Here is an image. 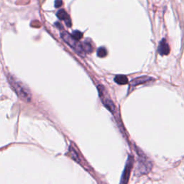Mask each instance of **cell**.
Returning a JSON list of instances; mask_svg holds the SVG:
<instances>
[{
	"mask_svg": "<svg viewBox=\"0 0 184 184\" xmlns=\"http://www.w3.org/2000/svg\"><path fill=\"white\" fill-rule=\"evenodd\" d=\"M7 79L9 85L20 99L26 102H30L32 99V94L30 91L21 81L17 80L10 74L7 75Z\"/></svg>",
	"mask_w": 184,
	"mask_h": 184,
	"instance_id": "1",
	"label": "cell"
},
{
	"mask_svg": "<svg viewBox=\"0 0 184 184\" xmlns=\"http://www.w3.org/2000/svg\"><path fill=\"white\" fill-rule=\"evenodd\" d=\"M61 37L65 43H67L69 46L73 47L77 53L79 54H82L85 53L83 49L82 44L78 41V40H76V38H73L72 35H70L67 32H62L61 33Z\"/></svg>",
	"mask_w": 184,
	"mask_h": 184,
	"instance_id": "2",
	"label": "cell"
},
{
	"mask_svg": "<svg viewBox=\"0 0 184 184\" xmlns=\"http://www.w3.org/2000/svg\"><path fill=\"white\" fill-rule=\"evenodd\" d=\"M133 158L129 157V158H128L127 160V163L126 164V167H125L123 175H122V181H121L122 183H126L128 182L129 175H130L131 170H132V168H133Z\"/></svg>",
	"mask_w": 184,
	"mask_h": 184,
	"instance_id": "3",
	"label": "cell"
},
{
	"mask_svg": "<svg viewBox=\"0 0 184 184\" xmlns=\"http://www.w3.org/2000/svg\"><path fill=\"white\" fill-rule=\"evenodd\" d=\"M56 15L58 17V18L61 20H63L65 21V24L68 27L70 28L71 26V19L69 17V15L66 12H65L64 9H61L58 11V12L56 13Z\"/></svg>",
	"mask_w": 184,
	"mask_h": 184,
	"instance_id": "4",
	"label": "cell"
},
{
	"mask_svg": "<svg viewBox=\"0 0 184 184\" xmlns=\"http://www.w3.org/2000/svg\"><path fill=\"white\" fill-rule=\"evenodd\" d=\"M158 52L160 55H168L169 52H170V47H169L168 44L167 43L166 40L165 39H163L160 42L158 47Z\"/></svg>",
	"mask_w": 184,
	"mask_h": 184,
	"instance_id": "5",
	"label": "cell"
},
{
	"mask_svg": "<svg viewBox=\"0 0 184 184\" xmlns=\"http://www.w3.org/2000/svg\"><path fill=\"white\" fill-rule=\"evenodd\" d=\"M102 102H103L105 107H107L111 112H114L115 111V106H114V103L108 98H102Z\"/></svg>",
	"mask_w": 184,
	"mask_h": 184,
	"instance_id": "6",
	"label": "cell"
},
{
	"mask_svg": "<svg viewBox=\"0 0 184 184\" xmlns=\"http://www.w3.org/2000/svg\"><path fill=\"white\" fill-rule=\"evenodd\" d=\"M114 81L118 84L124 85V84H127L128 79L127 76H125V75H117L114 78Z\"/></svg>",
	"mask_w": 184,
	"mask_h": 184,
	"instance_id": "7",
	"label": "cell"
},
{
	"mask_svg": "<svg viewBox=\"0 0 184 184\" xmlns=\"http://www.w3.org/2000/svg\"><path fill=\"white\" fill-rule=\"evenodd\" d=\"M151 79L149 77H140V78H136V79H135L134 81H133V86H136L137 85V84H142V83H144L145 81H148V80Z\"/></svg>",
	"mask_w": 184,
	"mask_h": 184,
	"instance_id": "8",
	"label": "cell"
},
{
	"mask_svg": "<svg viewBox=\"0 0 184 184\" xmlns=\"http://www.w3.org/2000/svg\"><path fill=\"white\" fill-rule=\"evenodd\" d=\"M107 49L105 48L104 47H101L98 49L97 50V55L100 58H104L107 56Z\"/></svg>",
	"mask_w": 184,
	"mask_h": 184,
	"instance_id": "9",
	"label": "cell"
},
{
	"mask_svg": "<svg viewBox=\"0 0 184 184\" xmlns=\"http://www.w3.org/2000/svg\"><path fill=\"white\" fill-rule=\"evenodd\" d=\"M82 46L85 53H91V51L93 50V48L91 47V45L88 42H84L82 44Z\"/></svg>",
	"mask_w": 184,
	"mask_h": 184,
	"instance_id": "10",
	"label": "cell"
},
{
	"mask_svg": "<svg viewBox=\"0 0 184 184\" xmlns=\"http://www.w3.org/2000/svg\"><path fill=\"white\" fill-rule=\"evenodd\" d=\"M70 152H71V153L72 158H73L74 160H76V162H78V163H80L79 158H78V155L77 152H76V151L74 150V149H73V148H72L71 147L70 148Z\"/></svg>",
	"mask_w": 184,
	"mask_h": 184,
	"instance_id": "11",
	"label": "cell"
},
{
	"mask_svg": "<svg viewBox=\"0 0 184 184\" xmlns=\"http://www.w3.org/2000/svg\"><path fill=\"white\" fill-rule=\"evenodd\" d=\"M72 36L74 38H76V40H80L81 38H82L83 34L82 32H80L78 30H75L72 32Z\"/></svg>",
	"mask_w": 184,
	"mask_h": 184,
	"instance_id": "12",
	"label": "cell"
},
{
	"mask_svg": "<svg viewBox=\"0 0 184 184\" xmlns=\"http://www.w3.org/2000/svg\"><path fill=\"white\" fill-rule=\"evenodd\" d=\"M62 5H63L62 0H55V7L56 8L61 7V6H62Z\"/></svg>",
	"mask_w": 184,
	"mask_h": 184,
	"instance_id": "13",
	"label": "cell"
}]
</instances>
